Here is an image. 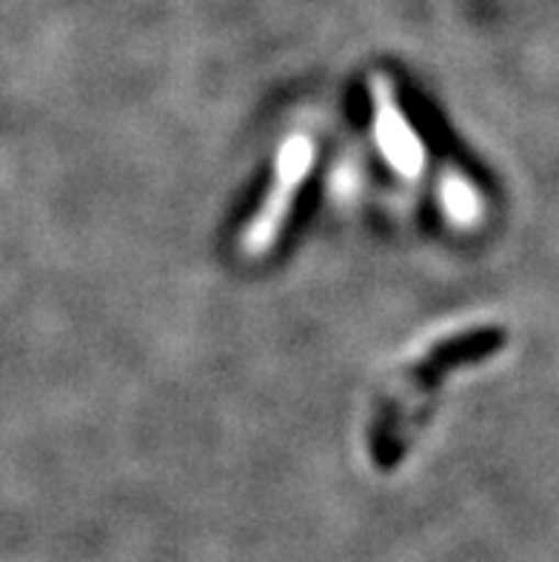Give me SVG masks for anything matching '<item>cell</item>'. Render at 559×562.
Instances as JSON below:
<instances>
[{
	"mask_svg": "<svg viewBox=\"0 0 559 562\" xmlns=\"http://www.w3.org/2000/svg\"><path fill=\"white\" fill-rule=\"evenodd\" d=\"M503 346V331L500 328H471L466 335H454L451 340L437 342L428 355L409 371L403 385L385 400L380 417L371 431V451L377 463L389 465L409 440L411 426L423 417L428 394L434 392L443 380V374L454 371L462 363H474L480 357L491 355Z\"/></svg>",
	"mask_w": 559,
	"mask_h": 562,
	"instance_id": "cell-1",
	"label": "cell"
},
{
	"mask_svg": "<svg viewBox=\"0 0 559 562\" xmlns=\"http://www.w3.org/2000/svg\"><path fill=\"white\" fill-rule=\"evenodd\" d=\"M314 164L312 143L305 137H291L280 151V164H277V175L271 189L262 198L260 209L255 217L248 221L246 232H243V251L251 257H260L271 249L283 232L286 221H289L291 206L298 200L300 189H303L309 171Z\"/></svg>",
	"mask_w": 559,
	"mask_h": 562,
	"instance_id": "cell-2",
	"label": "cell"
},
{
	"mask_svg": "<svg viewBox=\"0 0 559 562\" xmlns=\"http://www.w3.org/2000/svg\"><path fill=\"white\" fill-rule=\"evenodd\" d=\"M371 103H374V135L382 157L405 178H417L425 166V149L417 132L411 128L389 78L382 75L371 78Z\"/></svg>",
	"mask_w": 559,
	"mask_h": 562,
	"instance_id": "cell-3",
	"label": "cell"
},
{
	"mask_svg": "<svg viewBox=\"0 0 559 562\" xmlns=\"http://www.w3.org/2000/svg\"><path fill=\"white\" fill-rule=\"evenodd\" d=\"M443 203H446L448 214L457 217V221H474L477 212H480V198L471 186L462 178H448L443 183Z\"/></svg>",
	"mask_w": 559,
	"mask_h": 562,
	"instance_id": "cell-4",
	"label": "cell"
}]
</instances>
